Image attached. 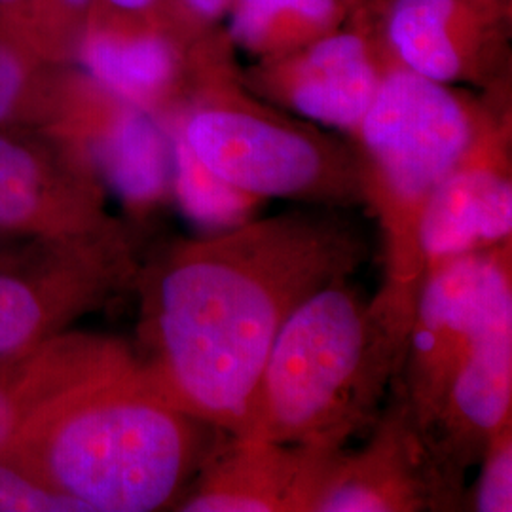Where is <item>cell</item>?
I'll return each mask as SVG.
<instances>
[{
  "label": "cell",
  "mask_w": 512,
  "mask_h": 512,
  "mask_svg": "<svg viewBox=\"0 0 512 512\" xmlns=\"http://www.w3.org/2000/svg\"><path fill=\"white\" fill-rule=\"evenodd\" d=\"M370 255L340 209H296L175 239L139 266L137 353L167 403L226 435L247 429L275 338L311 294Z\"/></svg>",
  "instance_id": "cell-1"
},
{
  "label": "cell",
  "mask_w": 512,
  "mask_h": 512,
  "mask_svg": "<svg viewBox=\"0 0 512 512\" xmlns=\"http://www.w3.org/2000/svg\"><path fill=\"white\" fill-rule=\"evenodd\" d=\"M226 437L167 403L126 346L40 408L0 458L88 512L175 507Z\"/></svg>",
  "instance_id": "cell-2"
},
{
  "label": "cell",
  "mask_w": 512,
  "mask_h": 512,
  "mask_svg": "<svg viewBox=\"0 0 512 512\" xmlns=\"http://www.w3.org/2000/svg\"><path fill=\"white\" fill-rule=\"evenodd\" d=\"M418 287L384 279L366 298L348 277L311 294L275 338L241 437L346 448L370 429L401 376Z\"/></svg>",
  "instance_id": "cell-3"
},
{
  "label": "cell",
  "mask_w": 512,
  "mask_h": 512,
  "mask_svg": "<svg viewBox=\"0 0 512 512\" xmlns=\"http://www.w3.org/2000/svg\"><path fill=\"white\" fill-rule=\"evenodd\" d=\"M511 90L475 92L391 61L370 107L349 133L365 194L384 238L385 279L418 283L423 209L501 110Z\"/></svg>",
  "instance_id": "cell-4"
},
{
  "label": "cell",
  "mask_w": 512,
  "mask_h": 512,
  "mask_svg": "<svg viewBox=\"0 0 512 512\" xmlns=\"http://www.w3.org/2000/svg\"><path fill=\"white\" fill-rule=\"evenodd\" d=\"M165 129L220 179L264 202L291 200L340 211L365 207L348 139L247 90L238 57L209 74Z\"/></svg>",
  "instance_id": "cell-5"
},
{
  "label": "cell",
  "mask_w": 512,
  "mask_h": 512,
  "mask_svg": "<svg viewBox=\"0 0 512 512\" xmlns=\"http://www.w3.org/2000/svg\"><path fill=\"white\" fill-rule=\"evenodd\" d=\"M141 260L126 222L69 239H31L0 260V366L67 332L135 287Z\"/></svg>",
  "instance_id": "cell-6"
},
{
  "label": "cell",
  "mask_w": 512,
  "mask_h": 512,
  "mask_svg": "<svg viewBox=\"0 0 512 512\" xmlns=\"http://www.w3.org/2000/svg\"><path fill=\"white\" fill-rule=\"evenodd\" d=\"M512 294V241L421 275L397 387L421 435L469 359L501 298Z\"/></svg>",
  "instance_id": "cell-7"
},
{
  "label": "cell",
  "mask_w": 512,
  "mask_h": 512,
  "mask_svg": "<svg viewBox=\"0 0 512 512\" xmlns=\"http://www.w3.org/2000/svg\"><path fill=\"white\" fill-rule=\"evenodd\" d=\"M92 165L139 224L171 198V141L162 122L110 92L78 65L55 80L42 126Z\"/></svg>",
  "instance_id": "cell-8"
},
{
  "label": "cell",
  "mask_w": 512,
  "mask_h": 512,
  "mask_svg": "<svg viewBox=\"0 0 512 512\" xmlns=\"http://www.w3.org/2000/svg\"><path fill=\"white\" fill-rule=\"evenodd\" d=\"M366 8L404 69L476 92L511 90L512 0H366Z\"/></svg>",
  "instance_id": "cell-9"
},
{
  "label": "cell",
  "mask_w": 512,
  "mask_h": 512,
  "mask_svg": "<svg viewBox=\"0 0 512 512\" xmlns=\"http://www.w3.org/2000/svg\"><path fill=\"white\" fill-rule=\"evenodd\" d=\"M391 61L363 0L338 29L241 67V80L275 107L348 137L374 101Z\"/></svg>",
  "instance_id": "cell-10"
},
{
  "label": "cell",
  "mask_w": 512,
  "mask_h": 512,
  "mask_svg": "<svg viewBox=\"0 0 512 512\" xmlns=\"http://www.w3.org/2000/svg\"><path fill=\"white\" fill-rule=\"evenodd\" d=\"M236 54L224 27L188 38L164 19L93 18L74 65L167 126L203 80Z\"/></svg>",
  "instance_id": "cell-11"
},
{
  "label": "cell",
  "mask_w": 512,
  "mask_h": 512,
  "mask_svg": "<svg viewBox=\"0 0 512 512\" xmlns=\"http://www.w3.org/2000/svg\"><path fill=\"white\" fill-rule=\"evenodd\" d=\"M92 165L46 129L0 128V228L31 239L80 238L118 219Z\"/></svg>",
  "instance_id": "cell-12"
},
{
  "label": "cell",
  "mask_w": 512,
  "mask_h": 512,
  "mask_svg": "<svg viewBox=\"0 0 512 512\" xmlns=\"http://www.w3.org/2000/svg\"><path fill=\"white\" fill-rule=\"evenodd\" d=\"M365 446L332 459L313 512L458 511L397 382Z\"/></svg>",
  "instance_id": "cell-13"
},
{
  "label": "cell",
  "mask_w": 512,
  "mask_h": 512,
  "mask_svg": "<svg viewBox=\"0 0 512 512\" xmlns=\"http://www.w3.org/2000/svg\"><path fill=\"white\" fill-rule=\"evenodd\" d=\"M512 241V107L442 181L420 220L423 272Z\"/></svg>",
  "instance_id": "cell-14"
},
{
  "label": "cell",
  "mask_w": 512,
  "mask_h": 512,
  "mask_svg": "<svg viewBox=\"0 0 512 512\" xmlns=\"http://www.w3.org/2000/svg\"><path fill=\"white\" fill-rule=\"evenodd\" d=\"M342 448L226 435L173 507L181 512H313Z\"/></svg>",
  "instance_id": "cell-15"
},
{
  "label": "cell",
  "mask_w": 512,
  "mask_h": 512,
  "mask_svg": "<svg viewBox=\"0 0 512 512\" xmlns=\"http://www.w3.org/2000/svg\"><path fill=\"white\" fill-rule=\"evenodd\" d=\"M512 421V294L499 300L423 439L440 482L463 511L465 478Z\"/></svg>",
  "instance_id": "cell-16"
},
{
  "label": "cell",
  "mask_w": 512,
  "mask_h": 512,
  "mask_svg": "<svg viewBox=\"0 0 512 512\" xmlns=\"http://www.w3.org/2000/svg\"><path fill=\"white\" fill-rule=\"evenodd\" d=\"M126 346L112 336L67 330L0 366V450L40 408L107 365Z\"/></svg>",
  "instance_id": "cell-17"
},
{
  "label": "cell",
  "mask_w": 512,
  "mask_h": 512,
  "mask_svg": "<svg viewBox=\"0 0 512 512\" xmlns=\"http://www.w3.org/2000/svg\"><path fill=\"white\" fill-rule=\"evenodd\" d=\"M363 0H234L224 31L253 59L291 52L344 25Z\"/></svg>",
  "instance_id": "cell-18"
},
{
  "label": "cell",
  "mask_w": 512,
  "mask_h": 512,
  "mask_svg": "<svg viewBox=\"0 0 512 512\" xmlns=\"http://www.w3.org/2000/svg\"><path fill=\"white\" fill-rule=\"evenodd\" d=\"M169 133L171 141V198L205 234L224 232L255 219L264 200L220 179L183 139Z\"/></svg>",
  "instance_id": "cell-19"
},
{
  "label": "cell",
  "mask_w": 512,
  "mask_h": 512,
  "mask_svg": "<svg viewBox=\"0 0 512 512\" xmlns=\"http://www.w3.org/2000/svg\"><path fill=\"white\" fill-rule=\"evenodd\" d=\"M61 67L0 46V128H42L50 116Z\"/></svg>",
  "instance_id": "cell-20"
},
{
  "label": "cell",
  "mask_w": 512,
  "mask_h": 512,
  "mask_svg": "<svg viewBox=\"0 0 512 512\" xmlns=\"http://www.w3.org/2000/svg\"><path fill=\"white\" fill-rule=\"evenodd\" d=\"M95 0H31V48L48 65H74Z\"/></svg>",
  "instance_id": "cell-21"
},
{
  "label": "cell",
  "mask_w": 512,
  "mask_h": 512,
  "mask_svg": "<svg viewBox=\"0 0 512 512\" xmlns=\"http://www.w3.org/2000/svg\"><path fill=\"white\" fill-rule=\"evenodd\" d=\"M480 475L463 495V511H512V421L499 427L478 461Z\"/></svg>",
  "instance_id": "cell-22"
},
{
  "label": "cell",
  "mask_w": 512,
  "mask_h": 512,
  "mask_svg": "<svg viewBox=\"0 0 512 512\" xmlns=\"http://www.w3.org/2000/svg\"><path fill=\"white\" fill-rule=\"evenodd\" d=\"M0 512H88V509L73 497L42 484L16 463L0 458Z\"/></svg>",
  "instance_id": "cell-23"
},
{
  "label": "cell",
  "mask_w": 512,
  "mask_h": 512,
  "mask_svg": "<svg viewBox=\"0 0 512 512\" xmlns=\"http://www.w3.org/2000/svg\"><path fill=\"white\" fill-rule=\"evenodd\" d=\"M234 0H165V21L184 37L202 38L220 27Z\"/></svg>",
  "instance_id": "cell-24"
},
{
  "label": "cell",
  "mask_w": 512,
  "mask_h": 512,
  "mask_svg": "<svg viewBox=\"0 0 512 512\" xmlns=\"http://www.w3.org/2000/svg\"><path fill=\"white\" fill-rule=\"evenodd\" d=\"M0 46L35 55L31 48V0H0Z\"/></svg>",
  "instance_id": "cell-25"
},
{
  "label": "cell",
  "mask_w": 512,
  "mask_h": 512,
  "mask_svg": "<svg viewBox=\"0 0 512 512\" xmlns=\"http://www.w3.org/2000/svg\"><path fill=\"white\" fill-rule=\"evenodd\" d=\"M93 18L165 21V0H95Z\"/></svg>",
  "instance_id": "cell-26"
},
{
  "label": "cell",
  "mask_w": 512,
  "mask_h": 512,
  "mask_svg": "<svg viewBox=\"0 0 512 512\" xmlns=\"http://www.w3.org/2000/svg\"><path fill=\"white\" fill-rule=\"evenodd\" d=\"M4 234H6V230L0 228V260L4 258V253H2V238H4Z\"/></svg>",
  "instance_id": "cell-27"
}]
</instances>
